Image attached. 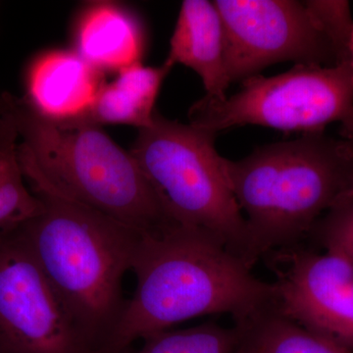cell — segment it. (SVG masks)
<instances>
[{
    "label": "cell",
    "mask_w": 353,
    "mask_h": 353,
    "mask_svg": "<svg viewBox=\"0 0 353 353\" xmlns=\"http://www.w3.org/2000/svg\"><path fill=\"white\" fill-rule=\"evenodd\" d=\"M0 353H94L15 230L0 233Z\"/></svg>",
    "instance_id": "ba28073f"
},
{
    "label": "cell",
    "mask_w": 353,
    "mask_h": 353,
    "mask_svg": "<svg viewBox=\"0 0 353 353\" xmlns=\"http://www.w3.org/2000/svg\"><path fill=\"white\" fill-rule=\"evenodd\" d=\"M340 134L341 139L353 145V108L352 112L341 123Z\"/></svg>",
    "instance_id": "d6986e66"
},
{
    "label": "cell",
    "mask_w": 353,
    "mask_h": 353,
    "mask_svg": "<svg viewBox=\"0 0 353 353\" xmlns=\"http://www.w3.org/2000/svg\"><path fill=\"white\" fill-rule=\"evenodd\" d=\"M276 276V309L353 352V263L338 252L299 245L267 253Z\"/></svg>",
    "instance_id": "9c48e42d"
},
{
    "label": "cell",
    "mask_w": 353,
    "mask_h": 353,
    "mask_svg": "<svg viewBox=\"0 0 353 353\" xmlns=\"http://www.w3.org/2000/svg\"><path fill=\"white\" fill-rule=\"evenodd\" d=\"M18 157L32 192L152 234L176 221L131 153L94 126H67L12 97Z\"/></svg>",
    "instance_id": "3957f363"
},
{
    "label": "cell",
    "mask_w": 353,
    "mask_h": 353,
    "mask_svg": "<svg viewBox=\"0 0 353 353\" xmlns=\"http://www.w3.org/2000/svg\"><path fill=\"white\" fill-rule=\"evenodd\" d=\"M41 212L15 231L92 352H103L128 304L123 279L143 233L97 211L34 192Z\"/></svg>",
    "instance_id": "7a4b0ae2"
},
{
    "label": "cell",
    "mask_w": 353,
    "mask_h": 353,
    "mask_svg": "<svg viewBox=\"0 0 353 353\" xmlns=\"http://www.w3.org/2000/svg\"><path fill=\"white\" fill-rule=\"evenodd\" d=\"M103 83L102 73L76 51H50L30 65L21 99L48 119L71 120L90 108Z\"/></svg>",
    "instance_id": "30bf717a"
},
{
    "label": "cell",
    "mask_w": 353,
    "mask_h": 353,
    "mask_svg": "<svg viewBox=\"0 0 353 353\" xmlns=\"http://www.w3.org/2000/svg\"><path fill=\"white\" fill-rule=\"evenodd\" d=\"M240 92L222 101L202 97L189 110L190 124L214 132L257 125L283 132H322L343 122L353 108V70L294 65L273 77L243 81Z\"/></svg>",
    "instance_id": "8992f818"
},
{
    "label": "cell",
    "mask_w": 353,
    "mask_h": 353,
    "mask_svg": "<svg viewBox=\"0 0 353 353\" xmlns=\"http://www.w3.org/2000/svg\"><path fill=\"white\" fill-rule=\"evenodd\" d=\"M138 353H236L240 330L208 322L192 328L159 332L143 339Z\"/></svg>",
    "instance_id": "2e32d148"
},
{
    "label": "cell",
    "mask_w": 353,
    "mask_h": 353,
    "mask_svg": "<svg viewBox=\"0 0 353 353\" xmlns=\"http://www.w3.org/2000/svg\"><path fill=\"white\" fill-rule=\"evenodd\" d=\"M234 325L240 330L236 353H353L303 328L276 308Z\"/></svg>",
    "instance_id": "5bb4252c"
},
{
    "label": "cell",
    "mask_w": 353,
    "mask_h": 353,
    "mask_svg": "<svg viewBox=\"0 0 353 353\" xmlns=\"http://www.w3.org/2000/svg\"><path fill=\"white\" fill-rule=\"evenodd\" d=\"M17 132L12 111V95L3 92L0 94V146Z\"/></svg>",
    "instance_id": "ac0fdd59"
},
{
    "label": "cell",
    "mask_w": 353,
    "mask_h": 353,
    "mask_svg": "<svg viewBox=\"0 0 353 353\" xmlns=\"http://www.w3.org/2000/svg\"><path fill=\"white\" fill-rule=\"evenodd\" d=\"M167 64H182L201 77L205 97L226 99L229 88L224 58V30L214 2L185 0L170 39Z\"/></svg>",
    "instance_id": "8fae6325"
},
{
    "label": "cell",
    "mask_w": 353,
    "mask_h": 353,
    "mask_svg": "<svg viewBox=\"0 0 353 353\" xmlns=\"http://www.w3.org/2000/svg\"><path fill=\"white\" fill-rule=\"evenodd\" d=\"M224 30L230 82L246 80L279 62L336 66L345 63L307 2L215 0Z\"/></svg>",
    "instance_id": "52a82bcc"
},
{
    "label": "cell",
    "mask_w": 353,
    "mask_h": 353,
    "mask_svg": "<svg viewBox=\"0 0 353 353\" xmlns=\"http://www.w3.org/2000/svg\"><path fill=\"white\" fill-rule=\"evenodd\" d=\"M143 46L139 20L112 2L90 4L77 26L76 52L101 73L141 63Z\"/></svg>",
    "instance_id": "4fadbf2b"
},
{
    "label": "cell",
    "mask_w": 353,
    "mask_h": 353,
    "mask_svg": "<svg viewBox=\"0 0 353 353\" xmlns=\"http://www.w3.org/2000/svg\"><path fill=\"white\" fill-rule=\"evenodd\" d=\"M224 171L260 259L301 245L353 188V145L324 132L224 158Z\"/></svg>",
    "instance_id": "277c9868"
},
{
    "label": "cell",
    "mask_w": 353,
    "mask_h": 353,
    "mask_svg": "<svg viewBox=\"0 0 353 353\" xmlns=\"http://www.w3.org/2000/svg\"><path fill=\"white\" fill-rule=\"evenodd\" d=\"M307 239L353 263V188L315 223Z\"/></svg>",
    "instance_id": "e0dca14e"
},
{
    "label": "cell",
    "mask_w": 353,
    "mask_h": 353,
    "mask_svg": "<svg viewBox=\"0 0 353 353\" xmlns=\"http://www.w3.org/2000/svg\"><path fill=\"white\" fill-rule=\"evenodd\" d=\"M216 134L157 111L130 153L176 222L208 232L252 268L260 257L216 150Z\"/></svg>",
    "instance_id": "5b68a950"
},
{
    "label": "cell",
    "mask_w": 353,
    "mask_h": 353,
    "mask_svg": "<svg viewBox=\"0 0 353 353\" xmlns=\"http://www.w3.org/2000/svg\"><path fill=\"white\" fill-rule=\"evenodd\" d=\"M18 143L17 132L0 146V233L17 229L43 209V202L27 187Z\"/></svg>",
    "instance_id": "9a60e30c"
},
{
    "label": "cell",
    "mask_w": 353,
    "mask_h": 353,
    "mask_svg": "<svg viewBox=\"0 0 353 353\" xmlns=\"http://www.w3.org/2000/svg\"><path fill=\"white\" fill-rule=\"evenodd\" d=\"M348 52H350V63L353 70V26L352 34H350V43H348Z\"/></svg>",
    "instance_id": "ffe728a7"
},
{
    "label": "cell",
    "mask_w": 353,
    "mask_h": 353,
    "mask_svg": "<svg viewBox=\"0 0 353 353\" xmlns=\"http://www.w3.org/2000/svg\"><path fill=\"white\" fill-rule=\"evenodd\" d=\"M252 269L199 228L174 221L143 234L132 269L136 290L102 353H121L199 316L230 314L241 324L275 308V283L254 277Z\"/></svg>",
    "instance_id": "6da1fadb"
},
{
    "label": "cell",
    "mask_w": 353,
    "mask_h": 353,
    "mask_svg": "<svg viewBox=\"0 0 353 353\" xmlns=\"http://www.w3.org/2000/svg\"><path fill=\"white\" fill-rule=\"evenodd\" d=\"M172 69L164 62L161 66L137 63L121 70L113 82L101 85L85 112L57 122L67 126L130 125L139 130L152 126L158 94Z\"/></svg>",
    "instance_id": "7c38bea8"
}]
</instances>
